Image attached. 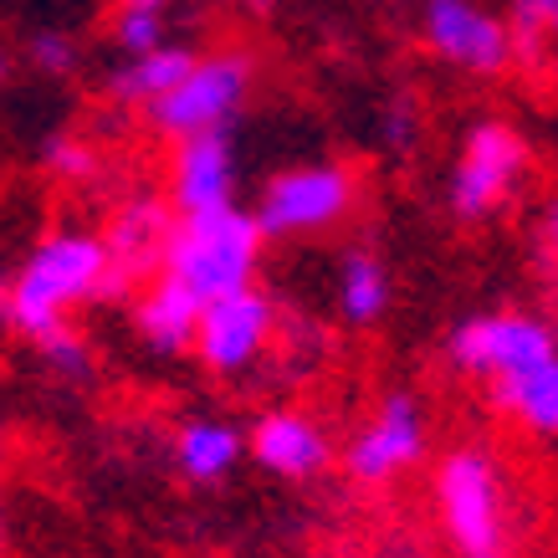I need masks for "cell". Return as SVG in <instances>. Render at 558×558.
<instances>
[{
	"label": "cell",
	"instance_id": "6da1fadb",
	"mask_svg": "<svg viewBox=\"0 0 558 558\" xmlns=\"http://www.w3.org/2000/svg\"><path fill=\"white\" fill-rule=\"evenodd\" d=\"M446 354L461 374L482 379L492 405L512 415L527 436H558V339L548 318L523 307L472 313L451 328Z\"/></svg>",
	"mask_w": 558,
	"mask_h": 558
},
{
	"label": "cell",
	"instance_id": "7a4b0ae2",
	"mask_svg": "<svg viewBox=\"0 0 558 558\" xmlns=\"http://www.w3.org/2000/svg\"><path fill=\"white\" fill-rule=\"evenodd\" d=\"M108 252L98 231H51L32 246L11 282H0V323L32 343L68 328V313L87 298H102Z\"/></svg>",
	"mask_w": 558,
	"mask_h": 558
},
{
	"label": "cell",
	"instance_id": "3957f363",
	"mask_svg": "<svg viewBox=\"0 0 558 558\" xmlns=\"http://www.w3.org/2000/svg\"><path fill=\"white\" fill-rule=\"evenodd\" d=\"M436 512L457 558H512V492L487 446H457L436 461Z\"/></svg>",
	"mask_w": 558,
	"mask_h": 558
},
{
	"label": "cell",
	"instance_id": "277c9868",
	"mask_svg": "<svg viewBox=\"0 0 558 558\" xmlns=\"http://www.w3.org/2000/svg\"><path fill=\"white\" fill-rule=\"evenodd\" d=\"M256 267H262V231H256L252 210H216V216H174L159 271L174 277L190 298L216 303L226 292L256 288Z\"/></svg>",
	"mask_w": 558,
	"mask_h": 558
},
{
	"label": "cell",
	"instance_id": "5b68a950",
	"mask_svg": "<svg viewBox=\"0 0 558 558\" xmlns=\"http://www.w3.org/2000/svg\"><path fill=\"white\" fill-rule=\"evenodd\" d=\"M359 210V174L343 159H313V165H292L277 170L262 185L252 220L262 241H298L323 236Z\"/></svg>",
	"mask_w": 558,
	"mask_h": 558
},
{
	"label": "cell",
	"instance_id": "8992f818",
	"mask_svg": "<svg viewBox=\"0 0 558 558\" xmlns=\"http://www.w3.org/2000/svg\"><path fill=\"white\" fill-rule=\"evenodd\" d=\"M252 87H256V57L246 47H226L210 51V57H195V68L165 98H154L144 113H149L154 134L165 138L216 134V129L236 123V113L252 98Z\"/></svg>",
	"mask_w": 558,
	"mask_h": 558
},
{
	"label": "cell",
	"instance_id": "52a82bcc",
	"mask_svg": "<svg viewBox=\"0 0 558 558\" xmlns=\"http://www.w3.org/2000/svg\"><path fill=\"white\" fill-rule=\"evenodd\" d=\"M533 149L527 138L502 119H482L461 138V159L451 170V216L457 220H492L502 205L518 195Z\"/></svg>",
	"mask_w": 558,
	"mask_h": 558
},
{
	"label": "cell",
	"instance_id": "ba28073f",
	"mask_svg": "<svg viewBox=\"0 0 558 558\" xmlns=\"http://www.w3.org/2000/svg\"><path fill=\"white\" fill-rule=\"evenodd\" d=\"M425 451H430V421H425V405L410 395V389H389L385 400L374 405V415L364 421L349 451H343V466L359 487H385L400 472L421 466Z\"/></svg>",
	"mask_w": 558,
	"mask_h": 558
},
{
	"label": "cell",
	"instance_id": "9c48e42d",
	"mask_svg": "<svg viewBox=\"0 0 558 558\" xmlns=\"http://www.w3.org/2000/svg\"><path fill=\"white\" fill-rule=\"evenodd\" d=\"M271 333H277V303L262 288H241L201 307L190 349L201 354V364L210 374L236 379V374H246L256 359L267 354Z\"/></svg>",
	"mask_w": 558,
	"mask_h": 558
},
{
	"label": "cell",
	"instance_id": "30bf717a",
	"mask_svg": "<svg viewBox=\"0 0 558 558\" xmlns=\"http://www.w3.org/2000/svg\"><path fill=\"white\" fill-rule=\"evenodd\" d=\"M421 36L440 62L472 72V77H497L512 68L508 26L502 16L482 11L476 0H425Z\"/></svg>",
	"mask_w": 558,
	"mask_h": 558
},
{
	"label": "cell",
	"instance_id": "8fae6325",
	"mask_svg": "<svg viewBox=\"0 0 558 558\" xmlns=\"http://www.w3.org/2000/svg\"><path fill=\"white\" fill-rule=\"evenodd\" d=\"M236 144L231 129L216 134H190L174 138V165H170V216H216L236 205Z\"/></svg>",
	"mask_w": 558,
	"mask_h": 558
},
{
	"label": "cell",
	"instance_id": "7c38bea8",
	"mask_svg": "<svg viewBox=\"0 0 558 558\" xmlns=\"http://www.w3.org/2000/svg\"><path fill=\"white\" fill-rule=\"evenodd\" d=\"M246 457L282 482H313L333 461V440L307 410H267L246 430Z\"/></svg>",
	"mask_w": 558,
	"mask_h": 558
},
{
	"label": "cell",
	"instance_id": "4fadbf2b",
	"mask_svg": "<svg viewBox=\"0 0 558 558\" xmlns=\"http://www.w3.org/2000/svg\"><path fill=\"white\" fill-rule=\"evenodd\" d=\"M170 226H174V216L159 195H134V201L119 205V216L108 220V231H102V252H108L102 298H119L123 288H134V277L159 267Z\"/></svg>",
	"mask_w": 558,
	"mask_h": 558
},
{
	"label": "cell",
	"instance_id": "5bb4252c",
	"mask_svg": "<svg viewBox=\"0 0 558 558\" xmlns=\"http://www.w3.org/2000/svg\"><path fill=\"white\" fill-rule=\"evenodd\" d=\"M201 298H190L174 277L154 271V282L138 292L134 303V328L154 354H185L195 343V323H201Z\"/></svg>",
	"mask_w": 558,
	"mask_h": 558
},
{
	"label": "cell",
	"instance_id": "9a60e30c",
	"mask_svg": "<svg viewBox=\"0 0 558 558\" xmlns=\"http://www.w3.org/2000/svg\"><path fill=\"white\" fill-rule=\"evenodd\" d=\"M246 457V430H236L231 421H216V415H201V421H185L180 436H174V466L185 482L195 487H216L236 472V461Z\"/></svg>",
	"mask_w": 558,
	"mask_h": 558
},
{
	"label": "cell",
	"instance_id": "2e32d148",
	"mask_svg": "<svg viewBox=\"0 0 558 558\" xmlns=\"http://www.w3.org/2000/svg\"><path fill=\"white\" fill-rule=\"evenodd\" d=\"M389 298H395V282H389L385 256L369 252V246H349L339 256V271H333L339 318L354 323V328H374L389 313Z\"/></svg>",
	"mask_w": 558,
	"mask_h": 558
},
{
	"label": "cell",
	"instance_id": "e0dca14e",
	"mask_svg": "<svg viewBox=\"0 0 558 558\" xmlns=\"http://www.w3.org/2000/svg\"><path fill=\"white\" fill-rule=\"evenodd\" d=\"M195 68V51L190 47H154V51H138V57H129L113 77H108V98L123 102V108H149L154 98H165L185 72Z\"/></svg>",
	"mask_w": 558,
	"mask_h": 558
},
{
	"label": "cell",
	"instance_id": "ac0fdd59",
	"mask_svg": "<svg viewBox=\"0 0 558 558\" xmlns=\"http://www.w3.org/2000/svg\"><path fill=\"white\" fill-rule=\"evenodd\" d=\"M508 41H512V57H523L538 68L543 62V41L554 36L558 26V0H512L508 5Z\"/></svg>",
	"mask_w": 558,
	"mask_h": 558
},
{
	"label": "cell",
	"instance_id": "d6986e66",
	"mask_svg": "<svg viewBox=\"0 0 558 558\" xmlns=\"http://www.w3.org/2000/svg\"><path fill=\"white\" fill-rule=\"evenodd\" d=\"M165 36H170V26H165L159 11H123L119 5V16H113V47L119 51L138 57V51L165 47Z\"/></svg>",
	"mask_w": 558,
	"mask_h": 558
},
{
	"label": "cell",
	"instance_id": "ffe728a7",
	"mask_svg": "<svg viewBox=\"0 0 558 558\" xmlns=\"http://www.w3.org/2000/svg\"><path fill=\"white\" fill-rule=\"evenodd\" d=\"M41 165H47L57 180H93V174H98V154L87 149L83 138L51 134L47 144H41Z\"/></svg>",
	"mask_w": 558,
	"mask_h": 558
},
{
	"label": "cell",
	"instance_id": "44dd1931",
	"mask_svg": "<svg viewBox=\"0 0 558 558\" xmlns=\"http://www.w3.org/2000/svg\"><path fill=\"white\" fill-rule=\"evenodd\" d=\"M41 349V359H47L57 374H68V379H83L87 369H93V354H87V343L72 333V328H57L51 339L36 343Z\"/></svg>",
	"mask_w": 558,
	"mask_h": 558
},
{
	"label": "cell",
	"instance_id": "7402d4cb",
	"mask_svg": "<svg viewBox=\"0 0 558 558\" xmlns=\"http://www.w3.org/2000/svg\"><path fill=\"white\" fill-rule=\"evenodd\" d=\"M26 57H32V68L47 72V77H68V72L77 68V47H72V36H62V32H36Z\"/></svg>",
	"mask_w": 558,
	"mask_h": 558
},
{
	"label": "cell",
	"instance_id": "603a6c76",
	"mask_svg": "<svg viewBox=\"0 0 558 558\" xmlns=\"http://www.w3.org/2000/svg\"><path fill=\"white\" fill-rule=\"evenodd\" d=\"M558 210H554V201H548V210L538 216V231H533V256H538V277L554 288V256H558Z\"/></svg>",
	"mask_w": 558,
	"mask_h": 558
},
{
	"label": "cell",
	"instance_id": "cb8c5ba5",
	"mask_svg": "<svg viewBox=\"0 0 558 558\" xmlns=\"http://www.w3.org/2000/svg\"><path fill=\"white\" fill-rule=\"evenodd\" d=\"M385 134L395 149H410V134H415V108H410V98H395L385 113Z\"/></svg>",
	"mask_w": 558,
	"mask_h": 558
},
{
	"label": "cell",
	"instance_id": "d4e9b609",
	"mask_svg": "<svg viewBox=\"0 0 558 558\" xmlns=\"http://www.w3.org/2000/svg\"><path fill=\"white\" fill-rule=\"evenodd\" d=\"M123 11H159V16H165V5H170V0H119Z\"/></svg>",
	"mask_w": 558,
	"mask_h": 558
},
{
	"label": "cell",
	"instance_id": "484cf974",
	"mask_svg": "<svg viewBox=\"0 0 558 558\" xmlns=\"http://www.w3.org/2000/svg\"><path fill=\"white\" fill-rule=\"evenodd\" d=\"M5 77H11V51L0 47V83H5Z\"/></svg>",
	"mask_w": 558,
	"mask_h": 558
},
{
	"label": "cell",
	"instance_id": "4316f807",
	"mask_svg": "<svg viewBox=\"0 0 558 558\" xmlns=\"http://www.w3.org/2000/svg\"><path fill=\"white\" fill-rule=\"evenodd\" d=\"M236 5H252V11H267L271 0H236Z\"/></svg>",
	"mask_w": 558,
	"mask_h": 558
},
{
	"label": "cell",
	"instance_id": "83f0119b",
	"mask_svg": "<svg viewBox=\"0 0 558 558\" xmlns=\"http://www.w3.org/2000/svg\"><path fill=\"white\" fill-rule=\"evenodd\" d=\"M0 558H5V523H0Z\"/></svg>",
	"mask_w": 558,
	"mask_h": 558
}]
</instances>
